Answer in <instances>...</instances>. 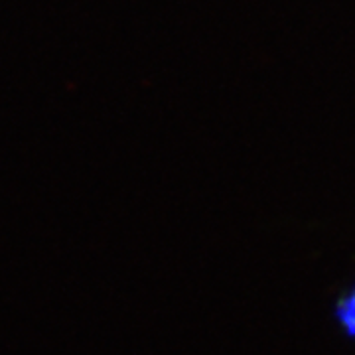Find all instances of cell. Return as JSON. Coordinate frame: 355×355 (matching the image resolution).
<instances>
[{
	"instance_id": "6da1fadb",
	"label": "cell",
	"mask_w": 355,
	"mask_h": 355,
	"mask_svg": "<svg viewBox=\"0 0 355 355\" xmlns=\"http://www.w3.org/2000/svg\"><path fill=\"white\" fill-rule=\"evenodd\" d=\"M336 320L342 331L349 338L355 340V284H352L347 291L336 302Z\"/></svg>"
}]
</instances>
